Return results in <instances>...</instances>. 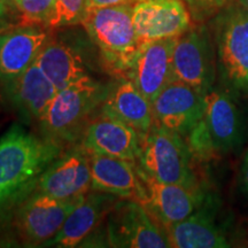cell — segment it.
Returning a JSON list of instances; mask_svg holds the SVG:
<instances>
[{"instance_id": "1", "label": "cell", "mask_w": 248, "mask_h": 248, "mask_svg": "<svg viewBox=\"0 0 248 248\" xmlns=\"http://www.w3.org/2000/svg\"><path fill=\"white\" fill-rule=\"evenodd\" d=\"M67 150L44 136L14 124L0 138V209L31 187L47 167Z\"/></svg>"}, {"instance_id": "2", "label": "cell", "mask_w": 248, "mask_h": 248, "mask_svg": "<svg viewBox=\"0 0 248 248\" xmlns=\"http://www.w3.org/2000/svg\"><path fill=\"white\" fill-rule=\"evenodd\" d=\"M114 83L85 76L59 90L39 120L40 135L64 147L80 140L93 115L101 109Z\"/></svg>"}, {"instance_id": "3", "label": "cell", "mask_w": 248, "mask_h": 248, "mask_svg": "<svg viewBox=\"0 0 248 248\" xmlns=\"http://www.w3.org/2000/svg\"><path fill=\"white\" fill-rule=\"evenodd\" d=\"M133 6H88L82 26L98 51L104 69L117 79L129 78L141 43L132 21Z\"/></svg>"}, {"instance_id": "4", "label": "cell", "mask_w": 248, "mask_h": 248, "mask_svg": "<svg viewBox=\"0 0 248 248\" xmlns=\"http://www.w3.org/2000/svg\"><path fill=\"white\" fill-rule=\"evenodd\" d=\"M192 154L210 161L234 151L243 141V119L224 90L212 89L204 95L202 119L186 136Z\"/></svg>"}, {"instance_id": "5", "label": "cell", "mask_w": 248, "mask_h": 248, "mask_svg": "<svg viewBox=\"0 0 248 248\" xmlns=\"http://www.w3.org/2000/svg\"><path fill=\"white\" fill-rule=\"evenodd\" d=\"M217 73L231 91L248 93V11L239 2L214 17Z\"/></svg>"}, {"instance_id": "6", "label": "cell", "mask_w": 248, "mask_h": 248, "mask_svg": "<svg viewBox=\"0 0 248 248\" xmlns=\"http://www.w3.org/2000/svg\"><path fill=\"white\" fill-rule=\"evenodd\" d=\"M191 148L184 137L154 123L141 133L138 164L145 172L160 182L200 187L192 167Z\"/></svg>"}, {"instance_id": "7", "label": "cell", "mask_w": 248, "mask_h": 248, "mask_svg": "<svg viewBox=\"0 0 248 248\" xmlns=\"http://www.w3.org/2000/svg\"><path fill=\"white\" fill-rule=\"evenodd\" d=\"M83 198L60 200L31 191L29 187L6 206L13 208L12 226L15 235L26 246H43L58 233L71 210Z\"/></svg>"}, {"instance_id": "8", "label": "cell", "mask_w": 248, "mask_h": 248, "mask_svg": "<svg viewBox=\"0 0 248 248\" xmlns=\"http://www.w3.org/2000/svg\"><path fill=\"white\" fill-rule=\"evenodd\" d=\"M92 46L94 44L86 32L52 33L35 62L59 91L90 75L89 51Z\"/></svg>"}, {"instance_id": "9", "label": "cell", "mask_w": 248, "mask_h": 248, "mask_svg": "<svg viewBox=\"0 0 248 248\" xmlns=\"http://www.w3.org/2000/svg\"><path fill=\"white\" fill-rule=\"evenodd\" d=\"M106 238L110 247H170L163 226L142 204L131 199H119L108 214Z\"/></svg>"}, {"instance_id": "10", "label": "cell", "mask_w": 248, "mask_h": 248, "mask_svg": "<svg viewBox=\"0 0 248 248\" xmlns=\"http://www.w3.org/2000/svg\"><path fill=\"white\" fill-rule=\"evenodd\" d=\"M173 80L206 95L213 89L217 64L210 35L204 26L190 28L176 39L172 53Z\"/></svg>"}, {"instance_id": "11", "label": "cell", "mask_w": 248, "mask_h": 248, "mask_svg": "<svg viewBox=\"0 0 248 248\" xmlns=\"http://www.w3.org/2000/svg\"><path fill=\"white\" fill-rule=\"evenodd\" d=\"M91 155L74 144L33 182L30 190L60 200L79 199L91 190Z\"/></svg>"}, {"instance_id": "12", "label": "cell", "mask_w": 248, "mask_h": 248, "mask_svg": "<svg viewBox=\"0 0 248 248\" xmlns=\"http://www.w3.org/2000/svg\"><path fill=\"white\" fill-rule=\"evenodd\" d=\"M136 169L142 185L138 202L163 228L185 219L206 200L207 194L200 187L160 182L145 172L138 163Z\"/></svg>"}, {"instance_id": "13", "label": "cell", "mask_w": 248, "mask_h": 248, "mask_svg": "<svg viewBox=\"0 0 248 248\" xmlns=\"http://www.w3.org/2000/svg\"><path fill=\"white\" fill-rule=\"evenodd\" d=\"M154 123L186 137L202 119L204 95L192 86L173 80L152 102Z\"/></svg>"}, {"instance_id": "14", "label": "cell", "mask_w": 248, "mask_h": 248, "mask_svg": "<svg viewBox=\"0 0 248 248\" xmlns=\"http://www.w3.org/2000/svg\"><path fill=\"white\" fill-rule=\"evenodd\" d=\"M139 42L172 38L191 28V14L183 0H140L132 7Z\"/></svg>"}, {"instance_id": "15", "label": "cell", "mask_w": 248, "mask_h": 248, "mask_svg": "<svg viewBox=\"0 0 248 248\" xmlns=\"http://www.w3.org/2000/svg\"><path fill=\"white\" fill-rule=\"evenodd\" d=\"M89 153L138 163L141 151V133L122 121L100 113L93 117L79 140Z\"/></svg>"}, {"instance_id": "16", "label": "cell", "mask_w": 248, "mask_h": 248, "mask_svg": "<svg viewBox=\"0 0 248 248\" xmlns=\"http://www.w3.org/2000/svg\"><path fill=\"white\" fill-rule=\"evenodd\" d=\"M52 35L42 24H20L0 32V83H6L26 71Z\"/></svg>"}, {"instance_id": "17", "label": "cell", "mask_w": 248, "mask_h": 248, "mask_svg": "<svg viewBox=\"0 0 248 248\" xmlns=\"http://www.w3.org/2000/svg\"><path fill=\"white\" fill-rule=\"evenodd\" d=\"M177 37L141 43L129 78L153 102L157 94L173 82L172 53Z\"/></svg>"}, {"instance_id": "18", "label": "cell", "mask_w": 248, "mask_h": 248, "mask_svg": "<svg viewBox=\"0 0 248 248\" xmlns=\"http://www.w3.org/2000/svg\"><path fill=\"white\" fill-rule=\"evenodd\" d=\"M217 203L207 195L193 214L183 221L166 226L170 247L228 248L232 247L228 232L215 219Z\"/></svg>"}, {"instance_id": "19", "label": "cell", "mask_w": 248, "mask_h": 248, "mask_svg": "<svg viewBox=\"0 0 248 248\" xmlns=\"http://www.w3.org/2000/svg\"><path fill=\"white\" fill-rule=\"evenodd\" d=\"M117 198L116 195L102 192H89L71 210L58 233L43 246L63 248L79 246L107 218L119 200Z\"/></svg>"}, {"instance_id": "20", "label": "cell", "mask_w": 248, "mask_h": 248, "mask_svg": "<svg viewBox=\"0 0 248 248\" xmlns=\"http://www.w3.org/2000/svg\"><path fill=\"white\" fill-rule=\"evenodd\" d=\"M5 94L24 122H39L58 90L36 62L15 78L2 83Z\"/></svg>"}, {"instance_id": "21", "label": "cell", "mask_w": 248, "mask_h": 248, "mask_svg": "<svg viewBox=\"0 0 248 248\" xmlns=\"http://www.w3.org/2000/svg\"><path fill=\"white\" fill-rule=\"evenodd\" d=\"M90 155L91 191L113 194L121 199L139 200L142 185L136 169L137 163L107 155Z\"/></svg>"}, {"instance_id": "22", "label": "cell", "mask_w": 248, "mask_h": 248, "mask_svg": "<svg viewBox=\"0 0 248 248\" xmlns=\"http://www.w3.org/2000/svg\"><path fill=\"white\" fill-rule=\"evenodd\" d=\"M100 113L122 121L140 133H146L154 124L152 102L130 78L114 83Z\"/></svg>"}, {"instance_id": "23", "label": "cell", "mask_w": 248, "mask_h": 248, "mask_svg": "<svg viewBox=\"0 0 248 248\" xmlns=\"http://www.w3.org/2000/svg\"><path fill=\"white\" fill-rule=\"evenodd\" d=\"M86 7V0H55L53 13L46 27L55 30L80 24Z\"/></svg>"}, {"instance_id": "24", "label": "cell", "mask_w": 248, "mask_h": 248, "mask_svg": "<svg viewBox=\"0 0 248 248\" xmlns=\"http://www.w3.org/2000/svg\"><path fill=\"white\" fill-rule=\"evenodd\" d=\"M26 24L47 26L54 9L55 0H13Z\"/></svg>"}, {"instance_id": "25", "label": "cell", "mask_w": 248, "mask_h": 248, "mask_svg": "<svg viewBox=\"0 0 248 248\" xmlns=\"http://www.w3.org/2000/svg\"><path fill=\"white\" fill-rule=\"evenodd\" d=\"M191 14V18L197 23H202L215 17L219 12L237 0H183Z\"/></svg>"}, {"instance_id": "26", "label": "cell", "mask_w": 248, "mask_h": 248, "mask_svg": "<svg viewBox=\"0 0 248 248\" xmlns=\"http://www.w3.org/2000/svg\"><path fill=\"white\" fill-rule=\"evenodd\" d=\"M20 24L26 23L13 0H0V32Z\"/></svg>"}, {"instance_id": "27", "label": "cell", "mask_w": 248, "mask_h": 248, "mask_svg": "<svg viewBox=\"0 0 248 248\" xmlns=\"http://www.w3.org/2000/svg\"><path fill=\"white\" fill-rule=\"evenodd\" d=\"M140 0H86V5L93 7H104V6H135Z\"/></svg>"}, {"instance_id": "28", "label": "cell", "mask_w": 248, "mask_h": 248, "mask_svg": "<svg viewBox=\"0 0 248 248\" xmlns=\"http://www.w3.org/2000/svg\"><path fill=\"white\" fill-rule=\"evenodd\" d=\"M239 185L240 190L245 194L248 195V150L245 154L243 163L240 167V175H239Z\"/></svg>"}, {"instance_id": "29", "label": "cell", "mask_w": 248, "mask_h": 248, "mask_svg": "<svg viewBox=\"0 0 248 248\" xmlns=\"http://www.w3.org/2000/svg\"><path fill=\"white\" fill-rule=\"evenodd\" d=\"M237 1L239 2V4L243 6L244 8H246L248 11V0H237Z\"/></svg>"}]
</instances>
